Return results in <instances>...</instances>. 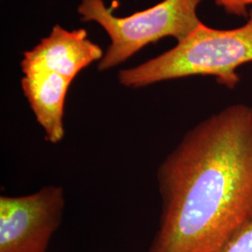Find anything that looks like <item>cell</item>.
Here are the masks:
<instances>
[{"label":"cell","instance_id":"6","mask_svg":"<svg viewBox=\"0 0 252 252\" xmlns=\"http://www.w3.org/2000/svg\"><path fill=\"white\" fill-rule=\"evenodd\" d=\"M22 88L36 122L43 129L46 140L57 144L63 140L64 102L70 79L47 70L24 72Z\"/></svg>","mask_w":252,"mask_h":252},{"label":"cell","instance_id":"7","mask_svg":"<svg viewBox=\"0 0 252 252\" xmlns=\"http://www.w3.org/2000/svg\"><path fill=\"white\" fill-rule=\"evenodd\" d=\"M214 252H252V220Z\"/></svg>","mask_w":252,"mask_h":252},{"label":"cell","instance_id":"8","mask_svg":"<svg viewBox=\"0 0 252 252\" xmlns=\"http://www.w3.org/2000/svg\"><path fill=\"white\" fill-rule=\"evenodd\" d=\"M215 2L229 14L249 18L248 8L252 6V0H215Z\"/></svg>","mask_w":252,"mask_h":252},{"label":"cell","instance_id":"5","mask_svg":"<svg viewBox=\"0 0 252 252\" xmlns=\"http://www.w3.org/2000/svg\"><path fill=\"white\" fill-rule=\"evenodd\" d=\"M103 56L102 49L91 41L86 30L68 31L55 26L39 44L24 54L21 66L23 72L47 70L73 81L82 69Z\"/></svg>","mask_w":252,"mask_h":252},{"label":"cell","instance_id":"2","mask_svg":"<svg viewBox=\"0 0 252 252\" xmlns=\"http://www.w3.org/2000/svg\"><path fill=\"white\" fill-rule=\"evenodd\" d=\"M252 62V9L249 20L234 29H215L201 23L173 49L144 63L119 72L127 88H142L161 81L193 76L215 77L233 90L240 81L237 69Z\"/></svg>","mask_w":252,"mask_h":252},{"label":"cell","instance_id":"1","mask_svg":"<svg viewBox=\"0 0 252 252\" xmlns=\"http://www.w3.org/2000/svg\"><path fill=\"white\" fill-rule=\"evenodd\" d=\"M161 214L148 252H214L252 220V107L200 122L157 170Z\"/></svg>","mask_w":252,"mask_h":252},{"label":"cell","instance_id":"4","mask_svg":"<svg viewBox=\"0 0 252 252\" xmlns=\"http://www.w3.org/2000/svg\"><path fill=\"white\" fill-rule=\"evenodd\" d=\"M64 189L48 185L22 196H0V252H48L61 225Z\"/></svg>","mask_w":252,"mask_h":252},{"label":"cell","instance_id":"3","mask_svg":"<svg viewBox=\"0 0 252 252\" xmlns=\"http://www.w3.org/2000/svg\"><path fill=\"white\" fill-rule=\"evenodd\" d=\"M202 0H163L150 9L120 18L113 15L104 0H81L78 11L83 22H95L103 27L111 43L98 63L101 71L108 70L163 37L180 41L202 23L197 7Z\"/></svg>","mask_w":252,"mask_h":252}]
</instances>
